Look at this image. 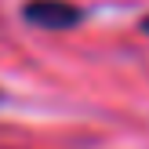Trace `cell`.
<instances>
[{
    "instance_id": "obj_1",
    "label": "cell",
    "mask_w": 149,
    "mask_h": 149,
    "mask_svg": "<svg viewBox=\"0 0 149 149\" xmlns=\"http://www.w3.org/2000/svg\"><path fill=\"white\" fill-rule=\"evenodd\" d=\"M84 7L73 0H26L22 4V22L33 29H47V33H65L84 22Z\"/></svg>"
},
{
    "instance_id": "obj_2",
    "label": "cell",
    "mask_w": 149,
    "mask_h": 149,
    "mask_svg": "<svg viewBox=\"0 0 149 149\" xmlns=\"http://www.w3.org/2000/svg\"><path fill=\"white\" fill-rule=\"evenodd\" d=\"M138 29H142V33L149 36V15H146V18H142V22H138Z\"/></svg>"
},
{
    "instance_id": "obj_3",
    "label": "cell",
    "mask_w": 149,
    "mask_h": 149,
    "mask_svg": "<svg viewBox=\"0 0 149 149\" xmlns=\"http://www.w3.org/2000/svg\"><path fill=\"white\" fill-rule=\"evenodd\" d=\"M0 102H4V91H0Z\"/></svg>"
}]
</instances>
